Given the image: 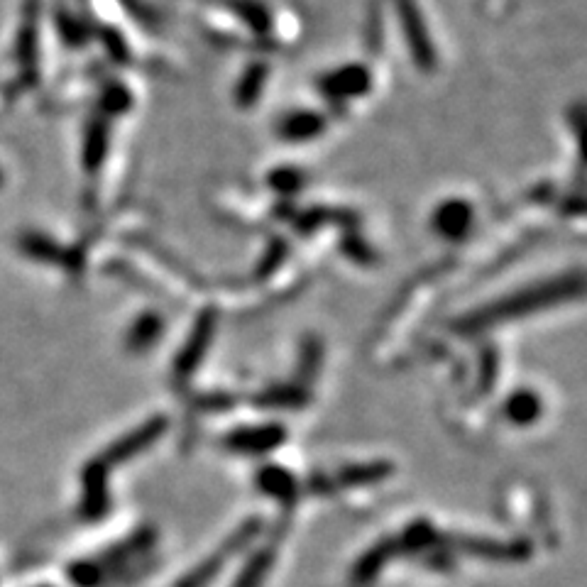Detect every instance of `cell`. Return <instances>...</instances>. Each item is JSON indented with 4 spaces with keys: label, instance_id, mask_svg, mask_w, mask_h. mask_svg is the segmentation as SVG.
Instances as JSON below:
<instances>
[{
    "label": "cell",
    "instance_id": "1",
    "mask_svg": "<svg viewBox=\"0 0 587 587\" xmlns=\"http://www.w3.org/2000/svg\"><path fill=\"white\" fill-rule=\"evenodd\" d=\"M580 292H583V279L580 277H558L551 279V282L534 284V287L521 289V292L499 299L495 304L477 311V314L468 316L463 321V328L465 331H477V328L495 326V323L514 321V318L529 316L534 311L546 309V306L561 304V301L578 296Z\"/></svg>",
    "mask_w": 587,
    "mask_h": 587
},
{
    "label": "cell",
    "instance_id": "2",
    "mask_svg": "<svg viewBox=\"0 0 587 587\" xmlns=\"http://www.w3.org/2000/svg\"><path fill=\"white\" fill-rule=\"evenodd\" d=\"M394 5H397L404 37H407L409 52L411 57H414L416 67L424 71L436 69V49H433V42L429 37V30H426L419 3H416V0H394Z\"/></svg>",
    "mask_w": 587,
    "mask_h": 587
},
{
    "label": "cell",
    "instance_id": "3",
    "mask_svg": "<svg viewBox=\"0 0 587 587\" xmlns=\"http://www.w3.org/2000/svg\"><path fill=\"white\" fill-rule=\"evenodd\" d=\"M372 89V76L362 64H348L321 79V91L333 101H353Z\"/></svg>",
    "mask_w": 587,
    "mask_h": 587
},
{
    "label": "cell",
    "instance_id": "4",
    "mask_svg": "<svg viewBox=\"0 0 587 587\" xmlns=\"http://www.w3.org/2000/svg\"><path fill=\"white\" fill-rule=\"evenodd\" d=\"M475 223V208L463 199H448L433 213V230L441 235L443 240H463L465 235L473 230Z\"/></svg>",
    "mask_w": 587,
    "mask_h": 587
},
{
    "label": "cell",
    "instance_id": "5",
    "mask_svg": "<svg viewBox=\"0 0 587 587\" xmlns=\"http://www.w3.org/2000/svg\"><path fill=\"white\" fill-rule=\"evenodd\" d=\"M213 331H216V316H213V311H204V314L199 316V321L194 323V328H191V336L186 338L181 355L177 362H174L177 375H189V372L204 360L208 345H211Z\"/></svg>",
    "mask_w": 587,
    "mask_h": 587
},
{
    "label": "cell",
    "instance_id": "6",
    "mask_svg": "<svg viewBox=\"0 0 587 587\" xmlns=\"http://www.w3.org/2000/svg\"><path fill=\"white\" fill-rule=\"evenodd\" d=\"M326 130V118L316 111L289 113L279 125V135L289 142H309Z\"/></svg>",
    "mask_w": 587,
    "mask_h": 587
},
{
    "label": "cell",
    "instance_id": "7",
    "mask_svg": "<svg viewBox=\"0 0 587 587\" xmlns=\"http://www.w3.org/2000/svg\"><path fill=\"white\" fill-rule=\"evenodd\" d=\"M20 248L27 257H32V260H40V262H49V265H64V267H71V262L76 260L71 252H67L59 243H54L52 238H47V235H40V233H27L20 238Z\"/></svg>",
    "mask_w": 587,
    "mask_h": 587
},
{
    "label": "cell",
    "instance_id": "8",
    "mask_svg": "<svg viewBox=\"0 0 587 587\" xmlns=\"http://www.w3.org/2000/svg\"><path fill=\"white\" fill-rule=\"evenodd\" d=\"M164 331V321L159 318L155 311H145L142 316H137L128 331V348L135 350V353H142V350L152 348L157 343L159 336Z\"/></svg>",
    "mask_w": 587,
    "mask_h": 587
},
{
    "label": "cell",
    "instance_id": "9",
    "mask_svg": "<svg viewBox=\"0 0 587 587\" xmlns=\"http://www.w3.org/2000/svg\"><path fill=\"white\" fill-rule=\"evenodd\" d=\"M108 152V125L106 120L93 118L86 128V140H84V167L89 172L101 169L103 159Z\"/></svg>",
    "mask_w": 587,
    "mask_h": 587
},
{
    "label": "cell",
    "instance_id": "10",
    "mask_svg": "<svg viewBox=\"0 0 587 587\" xmlns=\"http://www.w3.org/2000/svg\"><path fill=\"white\" fill-rule=\"evenodd\" d=\"M267 84V64L255 62L245 69V74L240 76L238 86H235V103L240 108H250L260 101V93Z\"/></svg>",
    "mask_w": 587,
    "mask_h": 587
},
{
    "label": "cell",
    "instance_id": "11",
    "mask_svg": "<svg viewBox=\"0 0 587 587\" xmlns=\"http://www.w3.org/2000/svg\"><path fill=\"white\" fill-rule=\"evenodd\" d=\"M223 5L257 35H265L270 30V10L260 0H223Z\"/></svg>",
    "mask_w": 587,
    "mask_h": 587
},
{
    "label": "cell",
    "instance_id": "12",
    "mask_svg": "<svg viewBox=\"0 0 587 587\" xmlns=\"http://www.w3.org/2000/svg\"><path fill=\"white\" fill-rule=\"evenodd\" d=\"M18 62L25 69H35L37 62V0H27L25 25L18 37Z\"/></svg>",
    "mask_w": 587,
    "mask_h": 587
},
{
    "label": "cell",
    "instance_id": "13",
    "mask_svg": "<svg viewBox=\"0 0 587 587\" xmlns=\"http://www.w3.org/2000/svg\"><path fill=\"white\" fill-rule=\"evenodd\" d=\"M507 409H509V414H512V419L521 421V424H526V421H534L541 411L539 399H536L531 392L514 394V397L507 402Z\"/></svg>",
    "mask_w": 587,
    "mask_h": 587
},
{
    "label": "cell",
    "instance_id": "14",
    "mask_svg": "<svg viewBox=\"0 0 587 587\" xmlns=\"http://www.w3.org/2000/svg\"><path fill=\"white\" fill-rule=\"evenodd\" d=\"M270 186L277 191V194L292 196L301 189V186H304V174L294 167H282L270 174Z\"/></svg>",
    "mask_w": 587,
    "mask_h": 587
},
{
    "label": "cell",
    "instance_id": "15",
    "mask_svg": "<svg viewBox=\"0 0 587 587\" xmlns=\"http://www.w3.org/2000/svg\"><path fill=\"white\" fill-rule=\"evenodd\" d=\"M130 103H133V98H130V93L125 86L120 84H113L108 86L106 91H103V98H101V106L106 113H123L128 111Z\"/></svg>",
    "mask_w": 587,
    "mask_h": 587
},
{
    "label": "cell",
    "instance_id": "16",
    "mask_svg": "<svg viewBox=\"0 0 587 587\" xmlns=\"http://www.w3.org/2000/svg\"><path fill=\"white\" fill-rule=\"evenodd\" d=\"M57 27L62 30L64 40H67L69 45H84L86 32H84V27H81L79 20L71 18V15H67V13H59L57 15Z\"/></svg>",
    "mask_w": 587,
    "mask_h": 587
},
{
    "label": "cell",
    "instance_id": "17",
    "mask_svg": "<svg viewBox=\"0 0 587 587\" xmlns=\"http://www.w3.org/2000/svg\"><path fill=\"white\" fill-rule=\"evenodd\" d=\"M345 252H348V257H353V260H358V262L372 260V250L367 248V245L360 243L358 235H350V248H345Z\"/></svg>",
    "mask_w": 587,
    "mask_h": 587
},
{
    "label": "cell",
    "instance_id": "18",
    "mask_svg": "<svg viewBox=\"0 0 587 587\" xmlns=\"http://www.w3.org/2000/svg\"><path fill=\"white\" fill-rule=\"evenodd\" d=\"M0 186H3V172H0Z\"/></svg>",
    "mask_w": 587,
    "mask_h": 587
}]
</instances>
